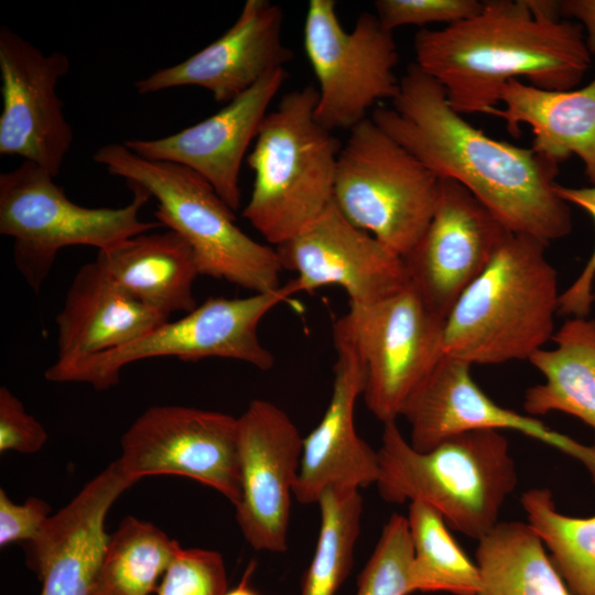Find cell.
<instances>
[{
	"instance_id": "f546056e",
	"label": "cell",
	"mask_w": 595,
	"mask_h": 595,
	"mask_svg": "<svg viewBox=\"0 0 595 595\" xmlns=\"http://www.w3.org/2000/svg\"><path fill=\"white\" fill-rule=\"evenodd\" d=\"M317 505L318 538L300 595H335L350 573L360 532L363 497L359 489L329 486L321 494Z\"/></svg>"
},
{
	"instance_id": "2e32d148",
	"label": "cell",
	"mask_w": 595,
	"mask_h": 595,
	"mask_svg": "<svg viewBox=\"0 0 595 595\" xmlns=\"http://www.w3.org/2000/svg\"><path fill=\"white\" fill-rule=\"evenodd\" d=\"M300 292L338 285L349 305L380 302L409 284L401 257L348 221L333 203L310 226L275 246Z\"/></svg>"
},
{
	"instance_id": "cb8c5ba5",
	"label": "cell",
	"mask_w": 595,
	"mask_h": 595,
	"mask_svg": "<svg viewBox=\"0 0 595 595\" xmlns=\"http://www.w3.org/2000/svg\"><path fill=\"white\" fill-rule=\"evenodd\" d=\"M96 260L137 300L169 318L197 304L193 293L199 266L176 232L148 231L98 251Z\"/></svg>"
},
{
	"instance_id": "ba28073f",
	"label": "cell",
	"mask_w": 595,
	"mask_h": 595,
	"mask_svg": "<svg viewBox=\"0 0 595 595\" xmlns=\"http://www.w3.org/2000/svg\"><path fill=\"white\" fill-rule=\"evenodd\" d=\"M440 182L368 117L342 145L333 201L348 221L403 258L431 220Z\"/></svg>"
},
{
	"instance_id": "9c48e42d",
	"label": "cell",
	"mask_w": 595,
	"mask_h": 595,
	"mask_svg": "<svg viewBox=\"0 0 595 595\" xmlns=\"http://www.w3.org/2000/svg\"><path fill=\"white\" fill-rule=\"evenodd\" d=\"M299 292L293 279L278 289L247 298L212 296L181 318L163 323L129 345L64 366L53 364L44 376L52 382H83L106 390L119 382L125 366L156 357L185 361L225 358L269 370L274 356L259 339V323Z\"/></svg>"
},
{
	"instance_id": "ffe728a7",
	"label": "cell",
	"mask_w": 595,
	"mask_h": 595,
	"mask_svg": "<svg viewBox=\"0 0 595 595\" xmlns=\"http://www.w3.org/2000/svg\"><path fill=\"white\" fill-rule=\"evenodd\" d=\"M283 11L269 0H247L235 23L216 41L173 66L137 80L138 94L197 86L228 104L293 58L282 41Z\"/></svg>"
},
{
	"instance_id": "e575fe53",
	"label": "cell",
	"mask_w": 595,
	"mask_h": 595,
	"mask_svg": "<svg viewBox=\"0 0 595 595\" xmlns=\"http://www.w3.org/2000/svg\"><path fill=\"white\" fill-rule=\"evenodd\" d=\"M47 441L43 425L29 414L22 402L7 388H0V452H39Z\"/></svg>"
},
{
	"instance_id": "83f0119b",
	"label": "cell",
	"mask_w": 595,
	"mask_h": 595,
	"mask_svg": "<svg viewBox=\"0 0 595 595\" xmlns=\"http://www.w3.org/2000/svg\"><path fill=\"white\" fill-rule=\"evenodd\" d=\"M407 520L413 547L410 592L479 595L478 567L454 540L442 515L425 502L412 501Z\"/></svg>"
},
{
	"instance_id": "44dd1931",
	"label": "cell",
	"mask_w": 595,
	"mask_h": 595,
	"mask_svg": "<svg viewBox=\"0 0 595 595\" xmlns=\"http://www.w3.org/2000/svg\"><path fill=\"white\" fill-rule=\"evenodd\" d=\"M132 485L111 463L26 542V564L42 583L40 595H91L110 537L106 515Z\"/></svg>"
},
{
	"instance_id": "d6986e66",
	"label": "cell",
	"mask_w": 595,
	"mask_h": 595,
	"mask_svg": "<svg viewBox=\"0 0 595 595\" xmlns=\"http://www.w3.org/2000/svg\"><path fill=\"white\" fill-rule=\"evenodd\" d=\"M286 76L284 67L270 72L213 116L176 133L122 143L144 159L180 164L197 173L236 212L244 158Z\"/></svg>"
},
{
	"instance_id": "603a6c76",
	"label": "cell",
	"mask_w": 595,
	"mask_h": 595,
	"mask_svg": "<svg viewBox=\"0 0 595 595\" xmlns=\"http://www.w3.org/2000/svg\"><path fill=\"white\" fill-rule=\"evenodd\" d=\"M499 104L504 106L486 115L501 118L512 137L528 125L533 133L531 149L558 165L577 156L595 186V77L571 90H549L510 79L500 89Z\"/></svg>"
},
{
	"instance_id": "7402d4cb",
	"label": "cell",
	"mask_w": 595,
	"mask_h": 595,
	"mask_svg": "<svg viewBox=\"0 0 595 595\" xmlns=\"http://www.w3.org/2000/svg\"><path fill=\"white\" fill-rule=\"evenodd\" d=\"M167 321L125 290L97 260L88 262L76 272L56 315L54 365L129 345Z\"/></svg>"
},
{
	"instance_id": "6da1fadb",
	"label": "cell",
	"mask_w": 595,
	"mask_h": 595,
	"mask_svg": "<svg viewBox=\"0 0 595 595\" xmlns=\"http://www.w3.org/2000/svg\"><path fill=\"white\" fill-rule=\"evenodd\" d=\"M370 118L439 178L463 185L508 231L547 246L571 232L570 205L555 192L559 165L474 127L415 63L391 105Z\"/></svg>"
},
{
	"instance_id": "ac0fdd59",
	"label": "cell",
	"mask_w": 595,
	"mask_h": 595,
	"mask_svg": "<svg viewBox=\"0 0 595 595\" xmlns=\"http://www.w3.org/2000/svg\"><path fill=\"white\" fill-rule=\"evenodd\" d=\"M336 349L328 405L320 423L303 437L294 497L302 505L317 504L329 486L364 488L379 476L378 453L355 428V405L366 386V367L345 315L333 325Z\"/></svg>"
},
{
	"instance_id": "52a82bcc",
	"label": "cell",
	"mask_w": 595,
	"mask_h": 595,
	"mask_svg": "<svg viewBox=\"0 0 595 595\" xmlns=\"http://www.w3.org/2000/svg\"><path fill=\"white\" fill-rule=\"evenodd\" d=\"M54 178L28 161L0 174V234L13 239L15 267L34 291L63 248L89 246L100 251L161 227L140 218L152 197L140 185L127 183L132 199L122 207H85L72 202Z\"/></svg>"
},
{
	"instance_id": "d590c367",
	"label": "cell",
	"mask_w": 595,
	"mask_h": 595,
	"mask_svg": "<svg viewBox=\"0 0 595 595\" xmlns=\"http://www.w3.org/2000/svg\"><path fill=\"white\" fill-rule=\"evenodd\" d=\"M50 512L51 506L40 498L30 497L18 505L0 489V547L32 540L48 519Z\"/></svg>"
},
{
	"instance_id": "484cf974",
	"label": "cell",
	"mask_w": 595,
	"mask_h": 595,
	"mask_svg": "<svg viewBox=\"0 0 595 595\" xmlns=\"http://www.w3.org/2000/svg\"><path fill=\"white\" fill-rule=\"evenodd\" d=\"M538 532L521 521H499L478 540L479 595H573Z\"/></svg>"
},
{
	"instance_id": "8d00e7d4",
	"label": "cell",
	"mask_w": 595,
	"mask_h": 595,
	"mask_svg": "<svg viewBox=\"0 0 595 595\" xmlns=\"http://www.w3.org/2000/svg\"><path fill=\"white\" fill-rule=\"evenodd\" d=\"M560 15L580 23L585 33L588 50L595 54V0L559 1Z\"/></svg>"
},
{
	"instance_id": "4fadbf2b",
	"label": "cell",
	"mask_w": 595,
	"mask_h": 595,
	"mask_svg": "<svg viewBox=\"0 0 595 595\" xmlns=\"http://www.w3.org/2000/svg\"><path fill=\"white\" fill-rule=\"evenodd\" d=\"M509 234L463 185L441 178L431 220L402 258L409 284L432 312L446 320Z\"/></svg>"
},
{
	"instance_id": "7a4b0ae2",
	"label": "cell",
	"mask_w": 595,
	"mask_h": 595,
	"mask_svg": "<svg viewBox=\"0 0 595 595\" xmlns=\"http://www.w3.org/2000/svg\"><path fill=\"white\" fill-rule=\"evenodd\" d=\"M559 1L484 0L482 10L413 41L415 64L445 90L461 115L498 107L510 79L571 90L592 65L582 25L561 20Z\"/></svg>"
},
{
	"instance_id": "836d02e7",
	"label": "cell",
	"mask_w": 595,
	"mask_h": 595,
	"mask_svg": "<svg viewBox=\"0 0 595 595\" xmlns=\"http://www.w3.org/2000/svg\"><path fill=\"white\" fill-rule=\"evenodd\" d=\"M556 194L567 204L585 210L595 221V186L566 187L556 184ZM595 248L576 280L560 295L559 314L569 317H587L595 294Z\"/></svg>"
},
{
	"instance_id": "3957f363",
	"label": "cell",
	"mask_w": 595,
	"mask_h": 595,
	"mask_svg": "<svg viewBox=\"0 0 595 595\" xmlns=\"http://www.w3.org/2000/svg\"><path fill=\"white\" fill-rule=\"evenodd\" d=\"M547 245L510 232L486 269L464 290L444 325V355L469 365L530 360L554 335L556 270Z\"/></svg>"
},
{
	"instance_id": "277c9868",
	"label": "cell",
	"mask_w": 595,
	"mask_h": 595,
	"mask_svg": "<svg viewBox=\"0 0 595 595\" xmlns=\"http://www.w3.org/2000/svg\"><path fill=\"white\" fill-rule=\"evenodd\" d=\"M377 453L376 485L386 502H425L450 528L477 541L499 522L518 483L508 440L496 430L458 433L420 452L392 421L383 424Z\"/></svg>"
},
{
	"instance_id": "4316f807",
	"label": "cell",
	"mask_w": 595,
	"mask_h": 595,
	"mask_svg": "<svg viewBox=\"0 0 595 595\" xmlns=\"http://www.w3.org/2000/svg\"><path fill=\"white\" fill-rule=\"evenodd\" d=\"M181 545L149 521L126 517L109 537L91 595H150Z\"/></svg>"
},
{
	"instance_id": "f1b7e54d",
	"label": "cell",
	"mask_w": 595,
	"mask_h": 595,
	"mask_svg": "<svg viewBox=\"0 0 595 595\" xmlns=\"http://www.w3.org/2000/svg\"><path fill=\"white\" fill-rule=\"evenodd\" d=\"M520 501L572 594L595 595V515L560 512L548 488L529 489Z\"/></svg>"
},
{
	"instance_id": "5bb4252c",
	"label": "cell",
	"mask_w": 595,
	"mask_h": 595,
	"mask_svg": "<svg viewBox=\"0 0 595 595\" xmlns=\"http://www.w3.org/2000/svg\"><path fill=\"white\" fill-rule=\"evenodd\" d=\"M71 68L62 52L43 53L7 25L0 29V154L21 156L56 177L73 129L57 95Z\"/></svg>"
},
{
	"instance_id": "7c38bea8",
	"label": "cell",
	"mask_w": 595,
	"mask_h": 595,
	"mask_svg": "<svg viewBox=\"0 0 595 595\" xmlns=\"http://www.w3.org/2000/svg\"><path fill=\"white\" fill-rule=\"evenodd\" d=\"M119 472L136 484L176 475L208 486L236 507L241 498L238 418L182 405L145 410L121 437Z\"/></svg>"
},
{
	"instance_id": "8992f818",
	"label": "cell",
	"mask_w": 595,
	"mask_h": 595,
	"mask_svg": "<svg viewBox=\"0 0 595 595\" xmlns=\"http://www.w3.org/2000/svg\"><path fill=\"white\" fill-rule=\"evenodd\" d=\"M93 160L110 175L142 186L156 199V221L192 247L201 275L253 293L281 286L283 269L275 249L245 234L234 212L197 173L180 164L144 159L122 142L101 145Z\"/></svg>"
},
{
	"instance_id": "8fae6325",
	"label": "cell",
	"mask_w": 595,
	"mask_h": 595,
	"mask_svg": "<svg viewBox=\"0 0 595 595\" xmlns=\"http://www.w3.org/2000/svg\"><path fill=\"white\" fill-rule=\"evenodd\" d=\"M345 316L366 367L365 404L383 424L397 421L444 355L445 320L410 284Z\"/></svg>"
},
{
	"instance_id": "74e56055",
	"label": "cell",
	"mask_w": 595,
	"mask_h": 595,
	"mask_svg": "<svg viewBox=\"0 0 595 595\" xmlns=\"http://www.w3.org/2000/svg\"><path fill=\"white\" fill-rule=\"evenodd\" d=\"M250 574L249 571L244 576V580L238 586L232 589L227 591L224 595H259L256 591L250 588L247 584V577Z\"/></svg>"
},
{
	"instance_id": "d6a6232c",
	"label": "cell",
	"mask_w": 595,
	"mask_h": 595,
	"mask_svg": "<svg viewBox=\"0 0 595 595\" xmlns=\"http://www.w3.org/2000/svg\"><path fill=\"white\" fill-rule=\"evenodd\" d=\"M483 8L479 0H378L376 15L381 24L392 31L400 26L444 23L466 20Z\"/></svg>"
},
{
	"instance_id": "1f68e13d",
	"label": "cell",
	"mask_w": 595,
	"mask_h": 595,
	"mask_svg": "<svg viewBox=\"0 0 595 595\" xmlns=\"http://www.w3.org/2000/svg\"><path fill=\"white\" fill-rule=\"evenodd\" d=\"M227 591V572L220 553L181 547L161 578L156 595H224Z\"/></svg>"
},
{
	"instance_id": "e0dca14e",
	"label": "cell",
	"mask_w": 595,
	"mask_h": 595,
	"mask_svg": "<svg viewBox=\"0 0 595 595\" xmlns=\"http://www.w3.org/2000/svg\"><path fill=\"white\" fill-rule=\"evenodd\" d=\"M466 361L443 355L407 403L410 444L425 452L444 440L473 430H513L575 458L595 484V446L562 434L536 416L507 409L475 382Z\"/></svg>"
},
{
	"instance_id": "5b68a950",
	"label": "cell",
	"mask_w": 595,
	"mask_h": 595,
	"mask_svg": "<svg viewBox=\"0 0 595 595\" xmlns=\"http://www.w3.org/2000/svg\"><path fill=\"white\" fill-rule=\"evenodd\" d=\"M312 85L267 113L247 163L255 177L242 216L272 245L310 226L333 203L340 142L315 118Z\"/></svg>"
},
{
	"instance_id": "9a60e30c",
	"label": "cell",
	"mask_w": 595,
	"mask_h": 595,
	"mask_svg": "<svg viewBox=\"0 0 595 595\" xmlns=\"http://www.w3.org/2000/svg\"><path fill=\"white\" fill-rule=\"evenodd\" d=\"M238 446L241 533L257 551L285 552L303 437L281 408L256 399L238 418Z\"/></svg>"
},
{
	"instance_id": "4dcf8cb0",
	"label": "cell",
	"mask_w": 595,
	"mask_h": 595,
	"mask_svg": "<svg viewBox=\"0 0 595 595\" xmlns=\"http://www.w3.org/2000/svg\"><path fill=\"white\" fill-rule=\"evenodd\" d=\"M413 547L407 517L394 513L357 578L355 595H409Z\"/></svg>"
},
{
	"instance_id": "30bf717a",
	"label": "cell",
	"mask_w": 595,
	"mask_h": 595,
	"mask_svg": "<svg viewBox=\"0 0 595 595\" xmlns=\"http://www.w3.org/2000/svg\"><path fill=\"white\" fill-rule=\"evenodd\" d=\"M304 50L318 82L315 118L332 132L350 131L377 102L398 94V45L374 13H360L348 32L334 0H311Z\"/></svg>"
},
{
	"instance_id": "d4e9b609",
	"label": "cell",
	"mask_w": 595,
	"mask_h": 595,
	"mask_svg": "<svg viewBox=\"0 0 595 595\" xmlns=\"http://www.w3.org/2000/svg\"><path fill=\"white\" fill-rule=\"evenodd\" d=\"M552 340L553 349L543 348L529 360L544 382L527 389L523 410L531 416L567 413L595 432V320L569 317Z\"/></svg>"
}]
</instances>
